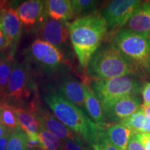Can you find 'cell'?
<instances>
[{"label":"cell","instance_id":"obj_1","mask_svg":"<svg viewBox=\"0 0 150 150\" xmlns=\"http://www.w3.org/2000/svg\"><path fill=\"white\" fill-rule=\"evenodd\" d=\"M70 39L82 68L86 69L91 56L97 51L108 33L106 20L100 13L75 19L68 22Z\"/></svg>","mask_w":150,"mask_h":150},{"label":"cell","instance_id":"obj_2","mask_svg":"<svg viewBox=\"0 0 150 150\" xmlns=\"http://www.w3.org/2000/svg\"><path fill=\"white\" fill-rule=\"evenodd\" d=\"M43 98L57 119L86 145L93 150L98 146L101 131L83 110L58 93L47 94Z\"/></svg>","mask_w":150,"mask_h":150},{"label":"cell","instance_id":"obj_3","mask_svg":"<svg viewBox=\"0 0 150 150\" xmlns=\"http://www.w3.org/2000/svg\"><path fill=\"white\" fill-rule=\"evenodd\" d=\"M85 70L86 75L93 80L139 74L134 65L112 42L100 45L91 56Z\"/></svg>","mask_w":150,"mask_h":150},{"label":"cell","instance_id":"obj_4","mask_svg":"<svg viewBox=\"0 0 150 150\" xmlns=\"http://www.w3.org/2000/svg\"><path fill=\"white\" fill-rule=\"evenodd\" d=\"M23 54L24 61L29 65L31 70L34 69L42 75L50 76L65 72L70 64L63 52L39 38L24 50Z\"/></svg>","mask_w":150,"mask_h":150},{"label":"cell","instance_id":"obj_5","mask_svg":"<svg viewBox=\"0 0 150 150\" xmlns=\"http://www.w3.org/2000/svg\"><path fill=\"white\" fill-rule=\"evenodd\" d=\"M37 93L38 88L29 65L25 61L14 60L2 102L20 108H24L29 102L30 107L37 102Z\"/></svg>","mask_w":150,"mask_h":150},{"label":"cell","instance_id":"obj_6","mask_svg":"<svg viewBox=\"0 0 150 150\" xmlns=\"http://www.w3.org/2000/svg\"><path fill=\"white\" fill-rule=\"evenodd\" d=\"M100 103L103 112L120 99L141 93V83L136 76L127 75L109 79L93 80L88 83Z\"/></svg>","mask_w":150,"mask_h":150},{"label":"cell","instance_id":"obj_7","mask_svg":"<svg viewBox=\"0 0 150 150\" xmlns=\"http://www.w3.org/2000/svg\"><path fill=\"white\" fill-rule=\"evenodd\" d=\"M112 43L134 65L139 74H150V39L127 29H121Z\"/></svg>","mask_w":150,"mask_h":150},{"label":"cell","instance_id":"obj_8","mask_svg":"<svg viewBox=\"0 0 150 150\" xmlns=\"http://www.w3.org/2000/svg\"><path fill=\"white\" fill-rule=\"evenodd\" d=\"M142 3L138 0H113L107 4L100 14L107 23L108 36L114 37L122 29Z\"/></svg>","mask_w":150,"mask_h":150},{"label":"cell","instance_id":"obj_9","mask_svg":"<svg viewBox=\"0 0 150 150\" xmlns=\"http://www.w3.org/2000/svg\"><path fill=\"white\" fill-rule=\"evenodd\" d=\"M68 22L55 20L47 17L35 31L38 38L50 43L65 54V50L69 47Z\"/></svg>","mask_w":150,"mask_h":150},{"label":"cell","instance_id":"obj_10","mask_svg":"<svg viewBox=\"0 0 150 150\" xmlns=\"http://www.w3.org/2000/svg\"><path fill=\"white\" fill-rule=\"evenodd\" d=\"M29 110L33 112L40 125L60 140L65 141L67 140H76L80 138L72 131L61 122L54 114L41 106L38 103V101L31 105Z\"/></svg>","mask_w":150,"mask_h":150},{"label":"cell","instance_id":"obj_11","mask_svg":"<svg viewBox=\"0 0 150 150\" xmlns=\"http://www.w3.org/2000/svg\"><path fill=\"white\" fill-rule=\"evenodd\" d=\"M0 24L1 31L6 39L7 48L6 50L14 57L22 32V24L16 10L12 7H7L1 14Z\"/></svg>","mask_w":150,"mask_h":150},{"label":"cell","instance_id":"obj_12","mask_svg":"<svg viewBox=\"0 0 150 150\" xmlns=\"http://www.w3.org/2000/svg\"><path fill=\"white\" fill-rule=\"evenodd\" d=\"M17 14L21 23L28 28L37 29L47 17L45 1L30 0L21 4L17 8Z\"/></svg>","mask_w":150,"mask_h":150},{"label":"cell","instance_id":"obj_13","mask_svg":"<svg viewBox=\"0 0 150 150\" xmlns=\"http://www.w3.org/2000/svg\"><path fill=\"white\" fill-rule=\"evenodd\" d=\"M142 106L139 96H130L120 99L104 112L106 120L110 122L120 123L122 120L138 110Z\"/></svg>","mask_w":150,"mask_h":150},{"label":"cell","instance_id":"obj_14","mask_svg":"<svg viewBox=\"0 0 150 150\" xmlns=\"http://www.w3.org/2000/svg\"><path fill=\"white\" fill-rule=\"evenodd\" d=\"M58 94L86 112L83 82L72 76L61 79L57 85Z\"/></svg>","mask_w":150,"mask_h":150},{"label":"cell","instance_id":"obj_15","mask_svg":"<svg viewBox=\"0 0 150 150\" xmlns=\"http://www.w3.org/2000/svg\"><path fill=\"white\" fill-rule=\"evenodd\" d=\"M148 37L150 34V1H142L123 28Z\"/></svg>","mask_w":150,"mask_h":150},{"label":"cell","instance_id":"obj_16","mask_svg":"<svg viewBox=\"0 0 150 150\" xmlns=\"http://www.w3.org/2000/svg\"><path fill=\"white\" fill-rule=\"evenodd\" d=\"M83 87L86 112L88 113L91 119L95 123L99 130L104 131L107 127V124L100 103L87 82H83Z\"/></svg>","mask_w":150,"mask_h":150},{"label":"cell","instance_id":"obj_17","mask_svg":"<svg viewBox=\"0 0 150 150\" xmlns=\"http://www.w3.org/2000/svg\"><path fill=\"white\" fill-rule=\"evenodd\" d=\"M16 115L18 126L27 134L28 140L31 142H40L38 129L39 122L31 110L27 108L11 106Z\"/></svg>","mask_w":150,"mask_h":150},{"label":"cell","instance_id":"obj_18","mask_svg":"<svg viewBox=\"0 0 150 150\" xmlns=\"http://www.w3.org/2000/svg\"><path fill=\"white\" fill-rule=\"evenodd\" d=\"M45 1V12L49 18L65 22L74 19L70 0H47Z\"/></svg>","mask_w":150,"mask_h":150},{"label":"cell","instance_id":"obj_19","mask_svg":"<svg viewBox=\"0 0 150 150\" xmlns=\"http://www.w3.org/2000/svg\"><path fill=\"white\" fill-rule=\"evenodd\" d=\"M104 133L108 140L119 150H127L129 140L135 135L130 129L119 123L107 125Z\"/></svg>","mask_w":150,"mask_h":150},{"label":"cell","instance_id":"obj_20","mask_svg":"<svg viewBox=\"0 0 150 150\" xmlns=\"http://www.w3.org/2000/svg\"><path fill=\"white\" fill-rule=\"evenodd\" d=\"M13 59L6 50L0 52V99H2V101L12 70Z\"/></svg>","mask_w":150,"mask_h":150},{"label":"cell","instance_id":"obj_21","mask_svg":"<svg viewBox=\"0 0 150 150\" xmlns=\"http://www.w3.org/2000/svg\"><path fill=\"white\" fill-rule=\"evenodd\" d=\"M38 134L40 140V150H63V140H60L40 124Z\"/></svg>","mask_w":150,"mask_h":150},{"label":"cell","instance_id":"obj_22","mask_svg":"<svg viewBox=\"0 0 150 150\" xmlns=\"http://www.w3.org/2000/svg\"><path fill=\"white\" fill-rule=\"evenodd\" d=\"M74 13V20L97 13L99 1L93 0H72L71 1Z\"/></svg>","mask_w":150,"mask_h":150},{"label":"cell","instance_id":"obj_23","mask_svg":"<svg viewBox=\"0 0 150 150\" xmlns=\"http://www.w3.org/2000/svg\"><path fill=\"white\" fill-rule=\"evenodd\" d=\"M0 124L9 131L15 130L19 127L12 107L4 102H0Z\"/></svg>","mask_w":150,"mask_h":150},{"label":"cell","instance_id":"obj_24","mask_svg":"<svg viewBox=\"0 0 150 150\" xmlns=\"http://www.w3.org/2000/svg\"><path fill=\"white\" fill-rule=\"evenodd\" d=\"M28 137L20 127L11 131L6 150H24L27 147Z\"/></svg>","mask_w":150,"mask_h":150},{"label":"cell","instance_id":"obj_25","mask_svg":"<svg viewBox=\"0 0 150 150\" xmlns=\"http://www.w3.org/2000/svg\"><path fill=\"white\" fill-rule=\"evenodd\" d=\"M146 118L145 114L139 109L126 119L122 120L119 124L130 129L134 134H140Z\"/></svg>","mask_w":150,"mask_h":150},{"label":"cell","instance_id":"obj_26","mask_svg":"<svg viewBox=\"0 0 150 150\" xmlns=\"http://www.w3.org/2000/svg\"><path fill=\"white\" fill-rule=\"evenodd\" d=\"M63 150H91L81 138L76 140H67L63 141Z\"/></svg>","mask_w":150,"mask_h":150},{"label":"cell","instance_id":"obj_27","mask_svg":"<svg viewBox=\"0 0 150 150\" xmlns=\"http://www.w3.org/2000/svg\"><path fill=\"white\" fill-rule=\"evenodd\" d=\"M94 150H119L110 142L105 135L104 131H101L99 134V145Z\"/></svg>","mask_w":150,"mask_h":150},{"label":"cell","instance_id":"obj_28","mask_svg":"<svg viewBox=\"0 0 150 150\" xmlns=\"http://www.w3.org/2000/svg\"><path fill=\"white\" fill-rule=\"evenodd\" d=\"M141 94L142 96V106H149L150 105V82L144 84L142 87Z\"/></svg>","mask_w":150,"mask_h":150},{"label":"cell","instance_id":"obj_29","mask_svg":"<svg viewBox=\"0 0 150 150\" xmlns=\"http://www.w3.org/2000/svg\"><path fill=\"white\" fill-rule=\"evenodd\" d=\"M136 138L139 140L145 150H150V134H136Z\"/></svg>","mask_w":150,"mask_h":150},{"label":"cell","instance_id":"obj_30","mask_svg":"<svg viewBox=\"0 0 150 150\" xmlns=\"http://www.w3.org/2000/svg\"><path fill=\"white\" fill-rule=\"evenodd\" d=\"M127 150H145L143 146L141 145L139 140H138L135 136H132L129 140L127 145Z\"/></svg>","mask_w":150,"mask_h":150},{"label":"cell","instance_id":"obj_31","mask_svg":"<svg viewBox=\"0 0 150 150\" xmlns=\"http://www.w3.org/2000/svg\"><path fill=\"white\" fill-rule=\"evenodd\" d=\"M10 132L11 131L8 130L3 135V136L0 138V150H6V149L7 142H8Z\"/></svg>","mask_w":150,"mask_h":150},{"label":"cell","instance_id":"obj_32","mask_svg":"<svg viewBox=\"0 0 150 150\" xmlns=\"http://www.w3.org/2000/svg\"><path fill=\"white\" fill-rule=\"evenodd\" d=\"M7 48V42L5 35L1 30H0V52L4 51Z\"/></svg>","mask_w":150,"mask_h":150},{"label":"cell","instance_id":"obj_33","mask_svg":"<svg viewBox=\"0 0 150 150\" xmlns=\"http://www.w3.org/2000/svg\"><path fill=\"white\" fill-rule=\"evenodd\" d=\"M142 134H150V119L146 118L141 131Z\"/></svg>","mask_w":150,"mask_h":150},{"label":"cell","instance_id":"obj_34","mask_svg":"<svg viewBox=\"0 0 150 150\" xmlns=\"http://www.w3.org/2000/svg\"><path fill=\"white\" fill-rule=\"evenodd\" d=\"M147 118L150 119V105L149 106H141L140 108Z\"/></svg>","mask_w":150,"mask_h":150},{"label":"cell","instance_id":"obj_35","mask_svg":"<svg viewBox=\"0 0 150 150\" xmlns=\"http://www.w3.org/2000/svg\"><path fill=\"white\" fill-rule=\"evenodd\" d=\"M9 4L8 1H0V18H1V14H2L3 11L7 8L8 5Z\"/></svg>","mask_w":150,"mask_h":150},{"label":"cell","instance_id":"obj_36","mask_svg":"<svg viewBox=\"0 0 150 150\" xmlns=\"http://www.w3.org/2000/svg\"><path fill=\"white\" fill-rule=\"evenodd\" d=\"M7 131H8V129L0 124V138L3 136V135Z\"/></svg>","mask_w":150,"mask_h":150},{"label":"cell","instance_id":"obj_37","mask_svg":"<svg viewBox=\"0 0 150 150\" xmlns=\"http://www.w3.org/2000/svg\"><path fill=\"white\" fill-rule=\"evenodd\" d=\"M24 150H39V149H30V148L26 147L25 149H24Z\"/></svg>","mask_w":150,"mask_h":150},{"label":"cell","instance_id":"obj_38","mask_svg":"<svg viewBox=\"0 0 150 150\" xmlns=\"http://www.w3.org/2000/svg\"><path fill=\"white\" fill-rule=\"evenodd\" d=\"M148 38H149L150 39V34H149V36H148Z\"/></svg>","mask_w":150,"mask_h":150},{"label":"cell","instance_id":"obj_39","mask_svg":"<svg viewBox=\"0 0 150 150\" xmlns=\"http://www.w3.org/2000/svg\"><path fill=\"white\" fill-rule=\"evenodd\" d=\"M0 30H1V24H0Z\"/></svg>","mask_w":150,"mask_h":150}]
</instances>
